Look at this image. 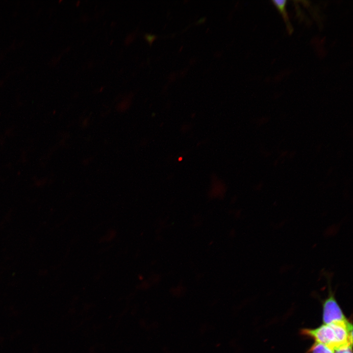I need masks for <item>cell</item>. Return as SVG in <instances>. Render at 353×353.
<instances>
[{
	"label": "cell",
	"mask_w": 353,
	"mask_h": 353,
	"mask_svg": "<svg viewBox=\"0 0 353 353\" xmlns=\"http://www.w3.org/2000/svg\"><path fill=\"white\" fill-rule=\"evenodd\" d=\"M353 326L347 321L324 324L314 329H303L302 335L313 338L316 342L324 344L334 351L342 348L352 347Z\"/></svg>",
	"instance_id": "1"
},
{
	"label": "cell",
	"mask_w": 353,
	"mask_h": 353,
	"mask_svg": "<svg viewBox=\"0 0 353 353\" xmlns=\"http://www.w3.org/2000/svg\"><path fill=\"white\" fill-rule=\"evenodd\" d=\"M328 284V296L323 303V321L324 324L341 323L347 321L338 305L330 285V275L326 274Z\"/></svg>",
	"instance_id": "2"
},
{
	"label": "cell",
	"mask_w": 353,
	"mask_h": 353,
	"mask_svg": "<svg viewBox=\"0 0 353 353\" xmlns=\"http://www.w3.org/2000/svg\"><path fill=\"white\" fill-rule=\"evenodd\" d=\"M335 351L324 344L315 342L306 353H334Z\"/></svg>",
	"instance_id": "3"
},
{
	"label": "cell",
	"mask_w": 353,
	"mask_h": 353,
	"mask_svg": "<svg viewBox=\"0 0 353 353\" xmlns=\"http://www.w3.org/2000/svg\"><path fill=\"white\" fill-rule=\"evenodd\" d=\"M275 5L277 8L278 10L281 13L285 20L288 21L286 12H285L286 0H273Z\"/></svg>",
	"instance_id": "4"
},
{
	"label": "cell",
	"mask_w": 353,
	"mask_h": 353,
	"mask_svg": "<svg viewBox=\"0 0 353 353\" xmlns=\"http://www.w3.org/2000/svg\"><path fill=\"white\" fill-rule=\"evenodd\" d=\"M334 353H352V347H344L335 351Z\"/></svg>",
	"instance_id": "5"
},
{
	"label": "cell",
	"mask_w": 353,
	"mask_h": 353,
	"mask_svg": "<svg viewBox=\"0 0 353 353\" xmlns=\"http://www.w3.org/2000/svg\"><path fill=\"white\" fill-rule=\"evenodd\" d=\"M145 38L148 43L151 44L156 38V36L151 34H146Z\"/></svg>",
	"instance_id": "6"
},
{
	"label": "cell",
	"mask_w": 353,
	"mask_h": 353,
	"mask_svg": "<svg viewBox=\"0 0 353 353\" xmlns=\"http://www.w3.org/2000/svg\"><path fill=\"white\" fill-rule=\"evenodd\" d=\"M205 21V17H202L199 20H198L197 22V24H201L203 23Z\"/></svg>",
	"instance_id": "7"
}]
</instances>
